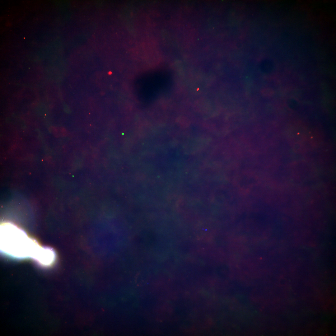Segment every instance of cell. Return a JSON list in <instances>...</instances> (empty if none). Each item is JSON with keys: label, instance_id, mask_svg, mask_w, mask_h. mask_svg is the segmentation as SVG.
I'll list each match as a JSON object with an SVG mask.
<instances>
[{"label": "cell", "instance_id": "6da1fadb", "mask_svg": "<svg viewBox=\"0 0 336 336\" xmlns=\"http://www.w3.org/2000/svg\"><path fill=\"white\" fill-rule=\"evenodd\" d=\"M0 249L13 258H30L39 264L46 259L49 251V247L42 246L24 231L10 222L0 225Z\"/></svg>", "mask_w": 336, "mask_h": 336}, {"label": "cell", "instance_id": "3957f363", "mask_svg": "<svg viewBox=\"0 0 336 336\" xmlns=\"http://www.w3.org/2000/svg\"><path fill=\"white\" fill-rule=\"evenodd\" d=\"M181 121L180 123L182 127H185L189 126V122L187 119L182 117Z\"/></svg>", "mask_w": 336, "mask_h": 336}, {"label": "cell", "instance_id": "7a4b0ae2", "mask_svg": "<svg viewBox=\"0 0 336 336\" xmlns=\"http://www.w3.org/2000/svg\"><path fill=\"white\" fill-rule=\"evenodd\" d=\"M291 132L290 141L298 149L310 148L317 140L314 128H293Z\"/></svg>", "mask_w": 336, "mask_h": 336}]
</instances>
